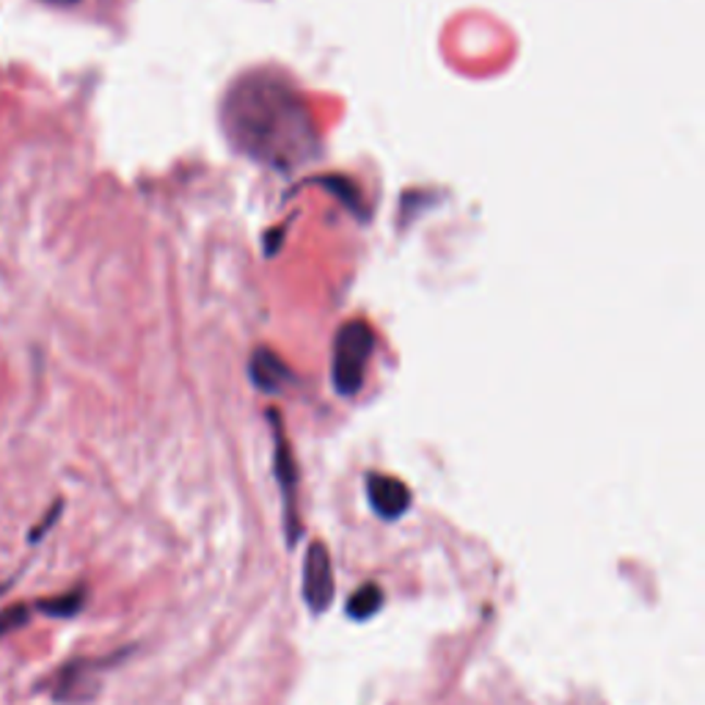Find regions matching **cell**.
Wrapping results in <instances>:
<instances>
[{
  "instance_id": "11",
  "label": "cell",
  "mask_w": 705,
  "mask_h": 705,
  "mask_svg": "<svg viewBox=\"0 0 705 705\" xmlns=\"http://www.w3.org/2000/svg\"><path fill=\"white\" fill-rule=\"evenodd\" d=\"M59 515H61V501H59V505H53V508H50V513H47V519L41 521V524L34 526V532H31V540H39V537L45 535L47 530H50V524H53V521L59 519Z\"/></svg>"
},
{
  "instance_id": "5",
  "label": "cell",
  "mask_w": 705,
  "mask_h": 705,
  "mask_svg": "<svg viewBox=\"0 0 705 705\" xmlns=\"http://www.w3.org/2000/svg\"><path fill=\"white\" fill-rule=\"evenodd\" d=\"M367 499L373 513L384 521H397L411 508L409 485L389 474H367Z\"/></svg>"
},
{
  "instance_id": "7",
  "label": "cell",
  "mask_w": 705,
  "mask_h": 705,
  "mask_svg": "<svg viewBox=\"0 0 705 705\" xmlns=\"http://www.w3.org/2000/svg\"><path fill=\"white\" fill-rule=\"evenodd\" d=\"M251 378L259 389L265 391H279L281 386L290 380V369L284 367L279 356H274L270 350H259L257 356H254V364H251Z\"/></svg>"
},
{
  "instance_id": "6",
  "label": "cell",
  "mask_w": 705,
  "mask_h": 705,
  "mask_svg": "<svg viewBox=\"0 0 705 705\" xmlns=\"http://www.w3.org/2000/svg\"><path fill=\"white\" fill-rule=\"evenodd\" d=\"M97 661H72L64 670L56 676L53 681V694L61 703H86L97 694V681H94V670H97Z\"/></svg>"
},
{
  "instance_id": "9",
  "label": "cell",
  "mask_w": 705,
  "mask_h": 705,
  "mask_svg": "<svg viewBox=\"0 0 705 705\" xmlns=\"http://www.w3.org/2000/svg\"><path fill=\"white\" fill-rule=\"evenodd\" d=\"M83 604H86V589L77 587L64 595L36 600V609H39L41 615H47V618H75V615L83 609Z\"/></svg>"
},
{
  "instance_id": "10",
  "label": "cell",
  "mask_w": 705,
  "mask_h": 705,
  "mask_svg": "<svg viewBox=\"0 0 705 705\" xmlns=\"http://www.w3.org/2000/svg\"><path fill=\"white\" fill-rule=\"evenodd\" d=\"M28 615L31 612H28V607H25V604H17V607L3 609V612H0V636L28 623Z\"/></svg>"
},
{
  "instance_id": "3",
  "label": "cell",
  "mask_w": 705,
  "mask_h": 705,
  "mask_svg": "<svg viewBox=\"0 0 705 705\" xmlns=\"http://www.w3.org/2000/svg\"><path fill=\"white\" fill-rule=\"evenodd\" d=\"M276 430V479L281 488V501H284V535L287 546H295L301 537V519H297V469L295 458H292L290 441H287L284 430H281L279 416L270 414Z\"/></svg>"
},
{
  "instance_id": "4",
  "label": "cell",
  "mask_w": 705,
  "mask_h": 705,
  "mask_svg": "<svg viewBox=\"0 0 705 705\" xmlns=\"http://www.w3.org/2000/svg\"><path fill=\"white\" fill-rule=\"evenodd\" d=\"M301 589H304V604L312 615H323L331 607L337 584H333V566L331 554L315 540L309 551L304 554V579H301Z\"/></svg>"
},
{
  "instance_id": "12",
  "label": "cell",
  "mask_w": 705,
  "mask_h": 705,
  "mask_svg": "<svg viewBox=\"0 0 705 705\" xmlns=\"http://www.w3.org/2000/svg\"><path fill=\"white\" fill-rule=\"evenodd\" d=\"M45 3H50V7L70 9V7H77V3H81V0H45Z\"/></svg>"
},
{
  "instance_id": "8",
  "label": "cell",
  "mask_w": 705,
  "mask_h": 705,
  "mask_svg": "<svg viewBox=\"0 0 705 705\" xmlns=\"http://www.w3.org/2000/svg\"><path fill=\"white\" fill-rule=\"evenodd\" d=\"M380 607H384V589H380L375 582H369L353 593V598L348 600L344 612H348L350 620H369L375 612H380Z\"/></svg>"
},
{
  "instance_id": "1",
  "label": "cell",
  "mask_w": 705,
  "mask_h": 705,
  "mask_svg": "<svg viewBox=\"0 0 705 705\" xmlns=\"http://www.w3.org/2000/svg\"><path fill=\"white\" fill-rule=\"evenodd\" d=\"M223 119L245 155L279 169H295L317 144L309 108L279 77H243L229 94Z\"/></svg>"
},
{
  "instance_id": "2",
  "label": "cell",
  "mask_w": 705,
  "mask_h": 705,
  "mask_svg": "<svg viewBox=\"0 0 705 705\" xmlns=\"http://www.w3.org/2000/svg\"><path fill=\"white\" fill-rule=\"evenodd\" d=\"M375 350V333L367 323L350 320L342 326L333 342V367L331 380L333 389L342 397H353L362 391L364 375H367L369 356Z\"/></svg>"
}]
</instances>
